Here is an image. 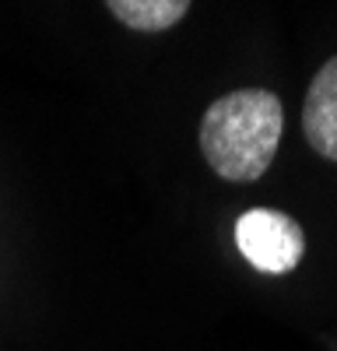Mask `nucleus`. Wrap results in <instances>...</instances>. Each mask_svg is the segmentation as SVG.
I'll return each instance as SVG.
<instances>
[{
	"label": "nucleus",
	"instance_id": "1",
	"mask_svg": "<svg viewBox=\"0 0 337 351\" xmlns=\"http://www.w3.org/2000/svg\"><path fill=\"white\" fill-rule=\"evenodd\" d=\"M285 109L267 88H239L211 102L201 123V152L229 183H253L277 155Z\"/></svg>",
	"mask_w": 337,
	"mask_h": 351
},
{
	"label": "nucleus",
	"instance_id": "4",
	"mask_svg": "<svg viewBox=\"0 0 337 351\" xmlns=\"http://www.w3.org/2000/svg\"><path fill=\"white\" fill-rule=\"evenodd\" d=\"M105 8L134 32H165L179 25L190 0H105Z\"/></svg>",
	"mask_w": 337,
	"mask_h": 351
},
{
	"label": "nucleus",
	"instance_id": "3",
	"mask_svg": "<svg viewBox=\"0 0 337 351\" xmlns=\"http://www.w3.org/2000/svg\"><path fill=\"white\" fill-rule=\"evenodd\" d=\"M302 130L323 158L337 162V56L327 60L320 74L309 81L302 106Z\"/></svg>",
	"mask_w": 337,
	"mask_h": 351
},
{
	"label": "nucleus",
	"instance_id": "2",
	"mask_svg": "<svg viewBox=\"0 0 337 351\" xmlns=\"http://www.w3.org/2000/svg\"><path fill=\"white\" fill-rule=\"evenodd\" d=\"M236 246L257 271L288 274L305 253V236L295 218L271 208H253L236 221Z\"/></svg>",
	"mask_w": 337,
	"mask_h": 351
}]
</instances>
